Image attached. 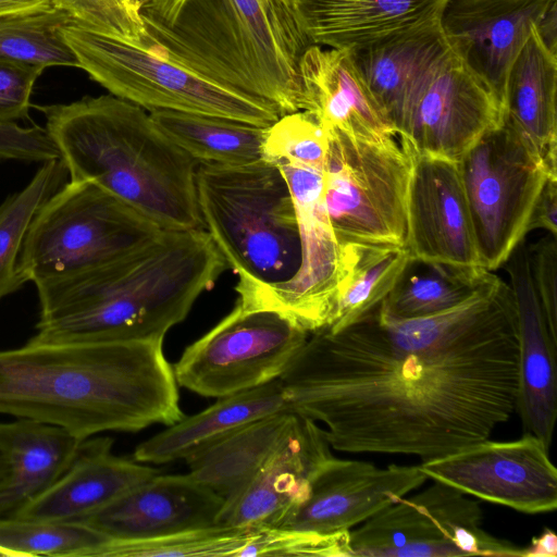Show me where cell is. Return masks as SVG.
<instances>
[{"mask_svg": "<svg viewBox=\"0 0 557 557\" xmlns=\"http://www.w3.org/2000/svg\"><path fill=\"white\" fill-rule=\"evenodd\" d=\"M375 308L339 331L310 333L278 377L288 410L322 423L333 449L424 461L490 438L508 421L518 398L509 283L433 329L387 327Z\"/></svg>", "mask_w": 557, "mask_h": 557, "instance_id": "cell-1", "label": "cell"}, {"mask_svg": "<svg viewBox=\"0 0 557 557\" xmlns=\"http://www.w3.org/2000/svg\"><path fill=\"white\" fill-rule=\"evenodd\" d=\"M0 414L58 425L82 441L185 417L163 338L27 342L2 350Z\"/></svg>", "mask_w": 557, "mask_h": 557, "instance_id": "cell-2", "label": "cell"}, {"mask_svg": "<svg viewBox=\"0 0 557 557\" xmlns=\"http://www.w3.org/2000/svg\"><path fill=\"white\" fill-rule=\"evenodd\" d=\"M227 263L209 233L166 231L103 265L37 284L32 343L164 338Z\"/></svg>", "mask_w": 557, "mask_h": 557, "instance_id": "cell-3", "label": "cell"}, {"mask_svg": "<svg viewBox=\"0 0 557 557\" xmlns=\"http://www.w3.org/2000/svg\"><path fill=\"white\" fill-rule=\"evenodd\" d=\"M140 47L273 107L302 111L299 62L312 45L298 0H143Z\"/></svg>", "mask_w": 557, "mask_h": 557, "instance_id": "cell-4", "label": "cell"}, {"mask_svg": "<svg viewBox=\"0 0 557 557\" xmlns=\"http://www.w3.org/2000/svg\"><path fill=\"white\" fill-rule=\"evenodd\" d=\"M70 181H89L166 231H206L198 163L145 109L111 94L36 106Z\"/></svg>", "mask_w": 557, "mask_h": 557, "instance_id": "cell-5", "label": "cell"}, {"mask_svg": "<svg viewBox=\"0 0 557 557\" xmlns=\"http://www.w3.org/2000/svg\"><path fill=\"white\" fill-rule=\"evenodd\" d=\"M196 186L206 231L239 277L236 290L272 288L296 275L301 263L296 209L274 162L198 163Z\"/></svg>", "mask_w": 557, "mask_h": 557, "instance_id": "cell-6", "label": "cell"}, {"mask_svg": "<svg viewBox=\"0 0 557 557\" xmlns=\"http://www.w3.org/2000/svg\"><path fill=\"white\" fill-rule=\"evenodd\" d=\"M157 223L89 181L63 184L34 216L18 256L35 285L122 258L161 235Z\"/></svg>", "mask_w": 557, "mask_h": 557, "instance_id": "cell-7", "label": "cell"}, {"mask_svg": "<svg viewBox=\"0 0 557 557\" xmlns=\"http://www.w3.org/2000/svg\"><path fill=\"white\" fill-rule=\"evenodd\" d=\"M78 66L111 95L149 112L171 110L234 119L259 126L281 115L270 104L220 85L159 52L90 30L61 28Z\"/></svg>", "mask_w": 557, "mask_h": 557, "instance_id": "cell-8", "label": "cell"}, {"mask_svg": "<svg viewBox=\"0 0 557 557\" xmlns=\"http://www.w3.org/2000/svg\"><path fill=\"white\" fill-rule=\"evenodd\" d=\"M325 131L323 201L338 244L405 246L413 165L409 141L397 134L360 138Z\"/></svg>", "mask_w": 557, "mask_h": 557, "instance_id": "cell-9", "label": "cell"}, {"mask_svg": "<svg viewBox=\"0 0 557 557\" xmlns=\"http://www.w3.org/2000/svg\"><path fill=\"white\" fill-rule=\"evenodd\" d=\"M457 164L479 261L493 272L524 239L532 208L552 175L505 120Z\"/></svg>", "mask_w": 557, "mask_h": 557, "instance_id": "cell-10", "label": "cell"}, {"mask_svg": "<svg viewBox=\"0 0 557 557\" xmlns=\"http://www.w3.org/2000/svg\"><path fill=\"white\" fill-rule=\"evenodd\" d=\"M478 502L436 482L349 531L350 557H522L523 547L482 528Z\"/></svg>", "mask_w": 557, "mask_h": 557, "instance_id": "cell-11", "label": "cell"}, {"mask_svg": "<svg viewBox=\"0 0 557 557\" xmlns=\"http://www.w3.org/2000/svg\"><path fill=\"white\" fill-rule=\"evenodd\" d=\"M309 333L284 313L239 301L187 346L173 371L178 386L220 398L278 379Z\"/></svg>", "mask_w": 557, "mask_h": 557, "instance_id": "cell-12", "label": "cell"}, {"mask_svg": "<svg viewBox=\"0 0 557 557\" xmlns=\"http://www.w3.org/2000/svg\"><path fill=\"white\" fill-rule=\"evenodd\" d=\"M504 115L491 86L445 39L407 85L398 136L418 152L457 162Z\"/></svg>", "mask_w": 557, "mask_h": 557, "instance_id": "cell-13", "label": "cell"}, {"mask_svg": "<svg viewBox=\"0 0 557 557\" xmlns=\"http://www.w3.org/2000/svg\"><path fill=\"white\" fill-rule=\"evenodd\" d=\"M276 165L293 196L301 263L287 283L272 288L236 290L237 301L248 307L277 310L310 334L331 323L343 274V251L323 201V172L289 163Z\"/></svg>", "mask_w": 557, "mask_h": 557, "instance_id": "cell-14", "label": "cell"}, {"mask_svg": "<svg viewBox=\"0 0 557 557\" xmlns=\"http://www.w3.org/2000/svg\"><path fill=\"white\" fill-rule=\"evenodd\" d=\"M549 446L524 433L515 441L490 438L454 453L424 460L419 469L428 479L524 513H544L557 507V470Z\"/></svg>", "mask_w": 557, "mask_h": 557, "instance_id": "cell-15", "label": "cell"}, {"mask_svg": "<svg viewBox=\"0 0 557 557\" xmlns=\"http://www.w3.org/2000/svg\"><path fill=\"white\" fill-rule=\"evenodd\" d=\"M428 480L419 465L382 468L332 456L312 478L306 498L274 528L319 534L348 532Z\"/></svg>", "mask_w": 557, "mask_h": 557, "instance_id": "cell-16", "label": "cell"}, {"mask_svg": "<svg viewBox=\"0 0 557 557\" xmlns=\"http://www.w3.org/2000/svg\"><path fill=\"white\" fill-rule=\"evenodd\" d=\"M411 149L405 243L410 257L481 267L457 162Z\"/></svg>", "mask_w": 557, "mask_h": 557, "instance_id": "cell-17", "label": "cell"}, {"mask_svg": "<svg viewBox=\"0 0 557 557\" xmlns=\"http://www.w3.org/2000/svg\"><path fill=\"white\" fill-rule=\"evenodd\" d=\"M557 0H447L440 25L453 50L504 108L510 66L534 24Z\"/></svg>", "mask_w": 557, "mask_h": 557, "instance_id": "cell-18", "label": "cell"}, {"mask_svg": "<svg viewBox=\"0 0 557 557\" xmlns=\"http://www.w3.org/2000/svg\"><path fill=\"white\" fill-rule=\"evenodd\" d=\"M223 506L190 473H160L78 521L114 540H147L216 525Z\"/></svg>", "mask_w": 557, "mask_h": 557, "instance_id": "cell-19", "label": "cell"}, {"mask_svg": "<svg viewBox=\"0 0 557 557\" xmlns=\"http://www.w3.org/2000/svg\"><path fill=\"white\" fill-rule=\"evenodd\" d=\"M323 428L295 413L271 456L232 502L225 504L218 524L274 528L307 496L312 478L334 456Z\"/></svg>", "mask_w": 557, "mask_h": 557, "instance_id": "cell-20", "label": "cell"}, {"mask_svg": "<svg viewBox=\"0 0 557 557\" xmlns=\"http://www.w3.org/2000/svg\"><path fill=\"white\" fill-rule=\"evenodd\" d=\"M515 295L518 320L517 409L525 433L550 446L557 417V336L535 294L524 239L503 264Z\"/></svg>", "mask_w": 557, "mask_h": 557, "instance_id": "cell-21", "label": "cell"}, {"mask_svg": "<svg viewBox=\"0 0 557 557\" xmlns=\"http://www.w3.org/2000/svg\"><path fill=\"white\" fill-rule=\"evenodd\" d=\"M113 440H83L65 472L14 516L22 519L78 521L120 498L159 469L112 454Z\"/></svg>", "mask_w": 557, "mask_h": 557, "instance_id": "cell-22", "label": "cell"}, {"mask_svg": "<svg viewBox=\"0 0 557 557\" xmlns=\"http://www.w3.org/2000/svg\"><path fill=\"white\" fill-rule=\"evenodd\" d=\"M302 111L325 129L360 138L396 134L358 70L350 50L312 44L299 62Z\"/></svg>", "mask_w": 557, "mask_h": 557, "instance_id": "cell-23", "label": "cell"}, {"mask_svg": "<svg viewBox=\"0 0 557 557\" xmlns=\"http://www.w3.org/2000/svg\"><path fill=\"white\" fill-rule=\"evenodd\" d=\"M320 46L355 50L440 23L447 0H298Z\"/></svg>", "mask_w": 557, "mask_h": 557, "instance_id": "cell-24", "label": "cell"}, {"mask_svg": "<svg viewBox=\"0 0 557 557\" xmlns=\"http://www.w3.org/2000/svg\"><path fill=\"white\" fill-rule=\"evenodd\" d=\"M556 90L557 55L534 24L508 73L504 120L552 176H557Z\"/></svg>", "mask_w": 557, "mask_h": 557, "instance_id": "cell-25", "label": "cell"}, {"mask_svg": "<svg viewBox=\"0 0 557 557\" xmlns=\"http://www.w3.org/2000/svg\"><path fill=\"white\" fill-rule=\"evenodd\" d=\"M82 440L67 430L27 419L0 422V519L14 517L51 486L73 461Z\"/></svg>", "mask_w": 557, "mask_h": 557, "instance_id": "cell-26", "label": "cell"}, {"mask_svg": "<svg viewBox=\"0 0 557 557\" xmlns=\"http://www.w3.org/2000/svg\"><path fill=\"white\" fill-rule=\"evenodd\" d=\"M289 411L280 379L218 398L205 410L184 417L140 443L133 459L166 463L186 459L234 430L264 416Z\"/></svg>", "mask_w": 557, "mask_h": 557, "instance_id": "cell-27", "label": "cell"}, {"mask_svg": "<svg viewBox=\"0 0 557 557\" xmlns=\"http://www.w3.org/2000/svg\"><path fill=\"white\" fill-rule=\"evenodd\" d=\"M295 413L253 420L195 453L185 461L197 481L224 499H235L255 478L289 429Z\"/></svg>", "mask_w": 557, "mask_h": 557, "instance_id": "cell-28", "label": "cell"}, {"mask_svg": "<svg viewBox=\"0 0 557 557\" xmlns=\"http://www.w3.org/2000/svg\"><path fill=\"white\" fill-rule=\"evenodd\" d=\"M497 277L482 267L411 258L379 310L397 320L435 315L473 297Z\"/></svg>", "mask_w": 557, "mask_h": 557, "instance_id": "cell-29", "label": "cell"}, {"mask_svg": "<svg viewBox=\"0 0 557 557\" xmlns=\"http://www.w3.org/2000/svg\"><path fill=\"white\" fill-rule=\"evenodd\" d=\"M445 39L437 23L350 50L364 82L397 135L406 87L417 67Z\"/></svg>", "mask_w": 557, "mask_h": 557, "instance_id": "cell-30", "label": "cell"}, {"mask_svg": "<svg viewBox=\"0 0 557 557\" xmlns=\"http://www.w3.org/2000/svg\"><path fill=\"white\" fill-rule=\"evenodd\" d=\"M149 113L159 128L197 163L238 165L263 158L268 126L171 110Z\"/></svg>", "mask_w": 557, "mask_h": 557, "instance_id": "cell-31", "label": "cell"}, {"mask_svg": "<svg viewBox=\"0 0 557 557\" xmlns=\"http://www.w3.org/2000/svg\"><path fill=\"white\" fill-rule=\"evenodd\" d=\"M343 274L326 330L339 331L377 307L410 259L405 246L349 243L342 246Z\"/></svg>", "mask_w": 557, "mask_h": 557, "instance_id": "cell-32", "label": "cell"}, {"mask_svg": "<svg viewBox=\"0 0 557 557\" xmlns=\"http://www.w3.org/2000/svg\"><path fill=\"white\" fill-rule=\"evenodd\" d=\"M73 21L53 4L0 12V58L27 62L42 69L79 67L61 28Z\"/></svg>", "mask_w": 557, "mask_h": 557, "instance_id": "cell-33", "label": "cell"}, {"mask_svg": "<svg viewBox=\"0 0 557 557\" xmlns=\"http://www.w3.org/2000/svg\"><path fill=\"white\" fill-rule=\"evenodd\" d=\"M67 175L61 159L47 161L23 189L0 205V300L25 284L17 261L27 230L39 208Z\"/></svg>", "mask_w": 557, "mask_h": 557, "instance_id": "cell-34", "label": "cell"}, {"mask_svg": "<svg viewBox=\"0 0 557 557\" xmlns=\"http://www.w3.org/2000/svg\"><path fill=\"white\" fill-rule=\"evenodd\" d=\"M111 537L79 521L0 519V556L96 557Z\"/></svg>", "mask_w": 557, "mask_h": 557, "instance_id": "cell-35", "label": "cell"}, {"mask_svg": "<svg viewBox=\"0 0 557 557\" xmlns=\"http://www.w3.org/2000/svg\"><path fill=\"white\" fill-rule=\"evenodd\" d=\"M259 527H213L147 540L110 539L96 557H239Z\"/></svg>", "mask_w": 557, "mask_h": 557, "instance_id": "cell-36", "label": "cell"}, {"mask_svg": "<svg viewBox=\"0 0 557 557\" xmlns=\"http://www.w3.org/2000/svg\"><path fill=\"white\" fill-rule=\"evenodd\" d=\"M327 133L310 112L297 111L280 116L268 126L263 158L276 164L289 163L323 172L327 153Z\"/></svg>", "mask_w": 557, "mask_h": 557, "instance_id": "cell-37", "label": "cell"}, {"mask_svg": "<svg viewBox=\"0 0 557 557\" xmlns=\"http://www.w3.org/2000/svg\"><path fill=\"white\" fill-rule=\"evenodd\" d=\"M246 556L350 557L349 531L319 534L260 527L239 553V557Z\"/></svg>", "mask_w": 557, "mask_h": 557, "instance_id": "cell-38", "label": "cell"}, {"mask_svg": "<svg viewBox=\"0 0 557 557\" xmlns=\"http://www.w3.org/2000/svg\"><path fill=\"white\" fill-rule=\"evenodd\" d=\"M53 5L90 30L137 46L143 44L141 18L127 0H53Z\"/></svg>", "mask_w": 557, "mask_h": 557, "instance_id": "cell-39", "label": "cell"}, {"mask_svg": "<svg viewBox=\"0 0 557 557\" xmlns=\"http://www.w3.org/2000/svg\"><path fill=\"white\" fill-rule=\"evenodd\" d=\"M45 69L0 58V123H16L28 116L30 95Z\"/></svg>", "mask_w": 557, "mask_h": 557, "instance_id": "cell-40", "label": "cell"}, {"mask_svg": "<svg viewBox=\"0 0 557 557\" xmlns=\"http://www.w3.org/2000/svg\"><path fill=\"white\" fill-rule=\"evenodd\" d=\"M557 236L548 234L528 246L532 284L548 326L557 336Z\"/></svg>", "mask_w": 557, "mask_h": 557, "instance_id": "cell-41", "label": "cell"}, {"mask_svg": "<svg viewBox=\"0 0 557 557\" xmlns=\"http://www.w3.org/2000/svg\"><path fill=\"white\" fill-rule=\"evenodd\" d=\"M0 159L45 163L61 157L46 127L0 123Z\"/></svg>", "mask_w": 557, "mask_h": 557, "instance_id": "cell-42", "label": "cell"}, {"mask_svg": "<svg viewBox=\"0 0 557 557\" xmlns=\"http://www.w3.org/2000/svg\"><path fill=\"white\" fill-rule=\"evenodd\" d=\"M534 230H544L557 236V176L546 180L535 200L527 231Z\"/></svg>", "mask_w": 557, "mask_h": 557, "instance_id": "cell-43", "label": "cell"}, {"mask_svg": "<svg viewBox=\"0 0 557 557\" xmlns=\"http://www.w3.org/2000/svg\"><path fill=\"white\" fill-rule=\"evenodd\" d=\"M557 536L554 531L545 529L530 545L523 547L522 557H556Z\"/></svg>", "mask_w": 557, "mask_h": 557, "instance_id": "cell-44", "label": "cell"}, {"mask_svg": "<svg viewBox=\"0 0 557 557\" xmlns=\"http://www.w3.org/2000/svg\"><path fill=\"white\" fill-rule=\"evenodd\" d=\"M53 4V0H0V12Z\"/></svg>", "mask_w": 557, "mask_h": 557, "instance_id": "cell-45", "label": "cell"}, {"mask_svg": "<svg viewBox=\"0 0 557 557\" xmlns=\"http://www.w3.org/2000/svg\"><path fill=\"white\" fill-rule=\"evenodd\" d=\"M8 471V465L5 459L0 455V480L4 478Z\"/></svg>", "mask_w": 557, "mask_h": 557, "instance_id": "cell-46", "label": "cell"}, {"mask_svg": "<svg viewBox=\"0 0 557 557\" xmlns=\"http://www.w3.org/2000/svg\"><path fill=\"white\" fill-rule=\"evenodd\" d=\"M141 1L143 0H127V2L129 4V7L132 8V10L134 12H136L137 14H139V9H140Z\"/></svg>", "mask_w": 557, "mask_h": 557, "instance_id": "cell-47", "label": "cell"}, {"mask_svg": "<svg viewBox=\"0 0 557 557\" xmlns=\"http://www.w3.org/2000/svg\"><path fill=\"white\" fill-rule=\"evenodd\" d=\"M143 2V1H141Z\"/></svg>", "mask_w": 557, "mask_h": 557, "instance_id": "cell-48", "label": "cell"}]
</instances>
